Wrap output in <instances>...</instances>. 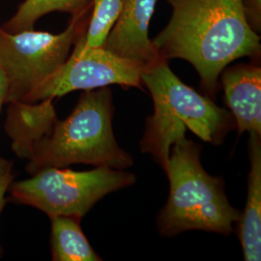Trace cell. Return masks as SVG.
<instances>
[{
	"label": "cell",
	"instance_id": "9a60e30c",
	"mask_svg": "<svg viewBox=\"0 0 261 261\" xmlns=\"http://www.w3.org/2000/svg\"><path fill=\"white\" fill-rule=\"evenodd\" d=\"M243 11L248 24L259 34L261 31V0H242Z\"/></svg>",
	"mask_w": 261,
	"mask_h": 261
},
{
	"label": "cell",
	"instance_id": "7c38bea8",
	"mask_svg": "<svg viewBox=\"0 0 261 261\" xmlns=\"http://www.w3.org/2000/svg\"><path fill=\"white\" fill-rule=\"evenodd\" d=\"M81 220L71 216L50 218L54 261H101L81 227Z\"/></svg>",
	"mask_w": 261,
	"mask_h": 261
},
{
	"label": "cell",
	"instance_id": "4fadbf2b",
	"mask_svg": "<svg viewBox=\"0 0 261 261\" xmlns=\"http://www.w3.org/2000/svg\"><path fill=\"white\" fill-rule=\"evenodd\" d=\"M92 4L93 0H24L2 28L8 32L32 29L38 19L51 12H65L73 17L91 9Z\"/></svg>",
	"mask_w": 261,
	"mask_h": 261
},
{
	"label": "cell",
	"instance_id": "3957f363",
	"mask_svg": "<svg viewBox=\"0 0 261 261\" xmlns=\"http://www.w3.org/2000/svg\"><path fill=\"white\" fill-rule=\"evenodd\" d=\"M113 113L109 86L85 90L65 120L57 119L51 130L33 144L27 171L32 175L44 168L75 164L130 168L134 160L113 135Z\"/></svg>",
	"mask_w": 261,
	"mask_h": 261
},
{
	"label": "cell",
	"instance_id": "30bf717a",
	"mask_svg": "<svg viewBox=\"0 0 261 261\" xmlns=\"http://www.w3.org/2000/svg\"><path fill=\"white\" fill-rule=\"evenodd\" d=\"M53 100L8 103L5 130L12 140V150L19 158L28 160L33 144L53 129L57 120Z\"/></svg>",
	"mask_w": 261,
	"mask_h": 261
},
{
	"label": "cell",
	"instance_id": "7a4b0ae2",
	"mask_svg": "<svg viewBox=\"0 0 261 261\" xmlns=\"http://www.w3.org/2000/svg\"><path fill=\"white\" fill-rule=\"evenodd\" d=\"M141 82L151 94L154 113L147 118L140 150L150 154L163 169L171 147L186 139L188 129L203 141L217 145L233 130L232 113L184 84L170 70L168 60L161 58L144 68Z\"/></svg>",
	"mask_w": 261,
	"mask_h": 261
},
{
	"label": "cell",
	"instance_id": "52a82bcc",
	"mask_svg": "<svg viewBox=\"0 0 261 261\" xmlns=\"http://www.w3.org/2000/svg\"><path fill=\"white\" fill-rule=\"evenodd\" d=\"M143 67L115 56L105 47H84L77 40L64 64L28 95L25 103L55 99L75 90H92L112 84L142 89Z\"/></svg>",
	"mask_w": 261,
	"mask_h": 261
},
{
	"label": "cell",
	"instance_id": "8fae6325",
	"mask_svg": "<svg viewBox=\"0 0 261 261\" xmlns=\"http://www.w3.org/2000/svg\"><path fill=\"white\" fill-rule=\"evenodd\" d=\"M250 173L248 177V198L243 214L238 220V235L244 259H261V135L250 133Z\"/></svg>",
	"mask_w": 261,
	"mask_h": 261
},
{
	"label": "cell",
	"instance_id": "2e32d148",
	"mask_svg": "<svg viewBox=\"0 0 261 261\" xmlns=\"http://www.w3.org/2000/svg\"><path fill=\"white\" fill-rule=\"evenodd\" d=\"M14 179H15V174L12 173V168L0 174V215L2 213V210L7 202L6 194ZM2 253H3V249L0 245V258L2 256Z\"/></svg>",
	"mask_w": 261,
	"mask_h": 261
},
{
	"label": "cell",
	"instance_id": "5bb4252c",
	"mask_svg": "<svg viewBox=\"0 0 261 261\" xmlns=\"http://www.w3.org/2000/svg\"><path fill=\"white\" fill-rule=\"evenodd\" d=\"M123 0H93L88 22L77 42L86 48L102 47L121 13Z\"/></svg>",
	"mask_w": 261,
	"mask_h": 261
},
{
	"label": "cell",
	"instance_id": "5b68a950",
	"mask_svg": "<svg viewBox=\"0 0 261 261\" xmlns=\"http://www.w3.org/2000/svg\"><path fill=\"white\" fill-rule=\"evenodd\" d=\"M135 182L136 176L124 169L96 167L75 171L50 167L25 180L13 181L8 192L15 202L39 209L49 219L56 216L82 219L103 196Z\"/></svg>",
	"mask_w": 261,
	"mask_h": 261
},
{
	"label": "cell",
	"instance_id": "9c48e42d",
	"mask_svg": "<svg viewBox=\"0 0 261 261\" xmlns=\"http://www.w3.org/2000/svg\"><path fill=\"white\" fill-rule=\"evenodd\" d=\"M222 84L225 103L233 115L239 135L248 130L261 135V68L237 64L224 69Z\"/></svg>",
	"mask_w": 261,
	"mask_h": 261
},
{
	"label": "cell",
	"instance_id": "e0dca14e",
	"mask_svg": "<svg viewBox=\"0 0 261 261\" xmlns=\"http://www.w3.org/2000/svg\"><path fill=\"white\" fill-rule=\"evenodd\" d=\"M6 98H7V83H6L5 75L3 74L2 69L0 67V112L3 105L6 103ZM12 167H13L12 162L0 157V174L12 168Z\"/></svg>",
	"mask_w": 261,
	"mask_h": 261
},
{
	"label": "cell",
	"instance_id": "6da1fadb",
	"mask_svg": "<svg viewBox=\"0 0 261 261\" xmlns=\"http://www.w3.org/2000/svg\"><path fill=\"white\" fill-rule=\"evenodd\" d=\"M167 1L171 18L152 42L162 58H180L194 66L201 88L212 98L226 66L260 56V36L248 24L242 0Z\"/></svg>",
	"mask_w": 261,
	"mask_h": 261
},
{
	"label": "cell",
	"instance_id": "277c9868",
	"mask_svg": "<svg viewBox=\"0 0 261 261\" xmlns=\"http://www.w3.org/2000/svg\"><path fill=\"white\" fill-rule=\"evenodd\" d=\"M199 144L187 139L170 149L165 172L170 185L166 206L159 213L157 226L163 236L199 229L228 235L241 213L230 205L224 182L209 175L200 163Z\"/></svg>",
	"mask_w": 261,
	"mask_h": 261
},
{
	"label": "cell",
	"instance_id": "8992f818",
	"mask_svg": "<svg viewBox=\"0 0 261 261\" xmlns=\"http://www.w3.org/2000/svg\"><path fill=\"white\" fill-rule=\"evenodd\" d=\"M90 12L73 16L59 34L33 28L8 32L0 27V67L7 83L6 103L24 102L64 64L75 41L86 29Z\"/></svg>",
	"mask_w": 261,
	"mask_h": 261
},
{
	"label": "cell",
	"instance_id": "ba28073f",
	"mask_svg": "<svg viewBox=\"0 0 261 261\" xmlns=\"http://www.w3.org/2000/svg\"><path fill=\"white\" fill-rule=\"evenodd\" d=\"M157 0H123L122 10L103 47L144 68L162 57L149 38Z\"/></svg>",
	"mask_w": 261,
	"mask_h": 261
}]
</instances>
